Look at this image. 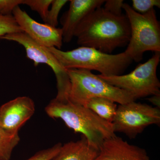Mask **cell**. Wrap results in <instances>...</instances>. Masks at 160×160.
<instances>
[{"label":"cell","mask_w":160,"mask_h":160,"mask_svg":"<svg viewBox=\"0 0 160 160\" xmlns=\"http://www.w3.org/2000/svg\"><path fill=\"white\" fill-rule=\"evenodd\" d=\"M74 37L80 46L111 54L117 48L128 45L130 38L129 20L125 14L115 15L100 7L82 21Z\"/></svg>","instance_id":"obj_1"},{"label":"cell","mask_w":160,"mask_h":160,"mask_svg":"<svg viewBox=\"0 0 160 160\" xmlns=\"http://www.w3.org/2000/svg\"><path fill=\"white\" fill-rule=\"evenodd\" d=\"M45 111L50 118L61 119L68 128L82 134L98 150L104 141L116 136L112 123L69 100L62 101L55 98L46 106Z\"/></svg>","instance_id":"obj_2"},{"label":"cell","mask_w":160,"mask_h":160,"mask_svg":"<svg viewBox=\"0 0 160 160\" xmlns=\"http://www.w3.org/2000/svg\"><path fill=\"white\" fill-rule=\"evenodd\" d=\"M48 48L66 69L95 70L105 76L122 75L132 62L125 52L108 54L84 46L67 51L54 47Z\"/></svg>","instance_id":"obj_3"},{"label":"cell","mask_w":160,"mask_h":160,"mask_svg":"<svg viewBox=\"0 0 160 160\" xmlns=\"http://www.w3.org/2000/svg\"><path fill=\"white\" fill-rule=\"evenodd\" d=\"M70 86L68 100L84 106L89 100L104 98L119 105L136 101L128 92L112 86L91 71L84 69H67Z\"/></svg>","instance_id":"obj_4"},{"label":"cell","mask_w":160,"mask_h":160,"mask_svg":"<svg viewBox=\"0 0 160 160\" xmlns=\"http://www.w3.org/2000/svg\"><path fill=\"white\" fill-rule=\"evenodd\" d=\"M122 9L129 20L130 38L125 52L132 61L139 62L147 51L160 52V25L154 9L141 14L131 6L123 4Z\"/></svg>","instance_id":"obj_5"},{"label":"cell","mask_w":160,"mask_h":160,"mask_svg":"<svg viewBox=\"0 0 160 160\" xmlns=\"http://www.w3.org/2000/svg\"><path fill=\"white\" fill-rule=\"evenodd\" d=\"M160 52H155L146 62L140 64L129 73L111 76H98L112 86L128 92L136 99L160 94V82L157 69Z\"/></svg>","instance_id":"obj_6"},{"label":"cell","mask_w":160,"mask_h":160,"mask_svg":"<svg viewBox=\"0 0 160 160\" xmlns=\"http://www.w3.org/2000/svg\"><path fill=\"white\" fill-rule=\"evenodd\" d=\"M0 39L16 42L22 46L26 50V56L33 61L36 67L40 64L49 66L56 78L58 93L56 98L62 101L68 100L70 82L67 69L48 48L36 42L23 32L6 35Z\"/></svg>","instance_id":"obj_7"},{"label":"cell","mask_w":160,"mask_h":160,"mask_svg":"<svg viewBox=\"0 0 160 160\" xmlns=\"http://www.w3.org/2000/svg\"><path fill=\"white\" fill-rule=\"evenodd\" d=\"M160 123V109L133 101L118 106L112 124L115 133L133 139L148 126Z\"/></svg>","instance_id":"obj_8"},{"label":"cell","mask_w":160,"mask_h":160,"mask_svg":"<svg viewBox=\"0 0 160 160\" xmlns=\"http://www.w3.org/2000/svg\"><path fill=\"white\" fill-rule=\"evenodd\" d=\"M12 14L23 32L36 42L47 48L61 49L63 42L61 28L38 22L19 6L15 8Z\"/></svg>","instance_id":"obj_9"},{"label":"cell","mask_w":160,"mask_h":160,"mask_svg":"<svg viewBox=\"0 0 160 160\" xmlns=\"http://www.w3.org/2000/svg\"><path fill=\"white\" fill-rule=\"evenodd\" d=\"M35 110L34 102L28 97H19L7 102L0 106V128L11 133H18Z\"/></svg>","instance_id":"obj_10"},{"label":"cell","mask_w":160,"mask_h":160,"mask_svg":"<svg viewBox=\"0 0 160 160\" xmlns=\"http://www.w3.org/2000/svg\"><path fill=\"white\" fill-rule=\"evenodd\" d=\"M104 0H71L69 9L63 14L60 22L62 26L63 41L69 43L73 37L80 23L89 13L102 7Z\"/></svg>","instance_id":"obj_11"},{"label":"cell","mask_w":160,"mask_h":160,"mask_svg":"<svg viewBox=\"0 0 160 160\" xmlns=\"http://www.w3.org/2000/svg\"><path fill=\"white\" fill-rule=\"evenodd\" d=\"M94 160H151L145 149L116 135L104 141Z\"/></svg>","instance_id":"obj_12"},{"label":"cell","mask_w":160,"mask_h":160,"mask_svg":"<svg viewBox=\"0 0 160 160\" xmlns=\"http://www.w3.org/2000/svg\"><path fill=\"white\" fill-rule=\"evenodd\" d=\"M98 150L84 137L76 142L62 145L57 154L52 160H94Z\"/></svg>","instance_id":"obj_13"},{"label":"cell","mask_w":160,"mask_h":160,"mask_svg":"<svg viewBox=\"0 0 160 160\" xmlns=\"http://www.w3.org/2000/svg\"><path fill=\"white\" fill-rule=\"evenodd\" d=\"M85 107L107 122L112 123L118 106L112 100L104 98H95L89 100Z\"/></svg>","instance_id":"obj_14"},{"label":"cell","mask_w":160,"mask_h":160,"mask_svg":"<svg viewBox=\"0 0 160 160\" xmlns=\"http://www.w3.org/2000/svg\"><path fill=\"white\" fill-rule=\"evenodd\" d=\"M20 141L18 133H11L0 128V160H9Z\"/></svg>","instance_id":"obj_15"},{"label":"cell","mask_w":160,"mask_h":160,"mask_svg":"<svg viewBox=\"0 0 160 160\" xmlns=\"http://www.w3.org/2000/svg\"><path fill=\"white\" fill-rule=\"evenodd\" d=\"M22 32L12 15L0 14V38L6 35Z\"/></svg>","instance_id":"obj_16"},{"label":"cell","mask_w":160,"mask_h":160,"mask_svg":"<svg viewBox=\"0 0 160 160\" xmlns=\"http://www.w3.org/2000/svg\"><path fill=\"white\" fill-rule=\"evenodd\" d=\"M52 2V0H23L22 4L36 11L45 23Z\"/></svg>","instance_id":"obj_17"},{"label":"cell","mask_w":160,"mask_h":160,"mask_svg":"<svg viewBox=\"0 0 160 160\" xmlns=\"http://www.w3.org/2000/svg\"><path fill=\"white\" fill-rule=\"evenodd\" d=\"M69 2L67 0H52L51 9H49L46 22L49 26L57 27L58 24V18L61 9Z\"/></svg>","instance_id":"obj_18"},{"label":"cell","mask_w":160,"mask_h":160,"mask_svg":"<svg viewBox=\"0 0 160 160\" xmlns=\"http://www.w3.org/2000/svg\"><path fill=\"white\" fill-rule=\"evenodd\" d=\"M154 7L160 8V0H132V9L141 14L146 12L154 9Z\"/></svg>","instance_id":"obj_19"},{"label":"cell","mask_w":160,"mask_h":160,"mask_svg":"<svg viewBox=\"0 0 160 160\" xmlns=\"http://www.w3.org/2000/svg\"><path fill=\"white\" fill-rule=\"evenodd\" d=\"M62 146L61 143H58L50 148L38 152L26 160H52L58 154Z\"/></svg>","instance_id":"obj_20"},{"label":"cell","mask_w":160,"mask_h":160,"mask_svg":"<svg viewBox=\"0 0 160 160\" xmlns=\"http://www.w3.org/2000/svg\"><path fill=\"white\" fill-rule=\"evenodd\" d=\"M23 0H0V14L12 15L15 8L22 4Z\"/></svg>","instance_id":"obj_21"},{"label":"cell","mask_w":160,"mask_h":160,"mask_svg":"<svg viewBox=\"0 0 160 160\" xmlns=\"http://www.w3.org/2000/svg\"><path fill=\"white\" fill-rule=\"evenodd\" d=\"M124 1L123 0H108L105 1L104 9L111 14L120 16L122 13Z\"/></svg>","instance_id":"obj_22"},{"label":"cell","mask_w":160,"mask_h":160,"mask_svg":"<svg viewBox=\"0 0 160 160\" xmlns=\"http://www.w3.org/2000/svg\"><path fill=\"white\" fill-rule=\"evenodd\" d=\"M148 101L151 102L154 107L160 109V94L151 96L148 98Z\"/></svg>","instance_id":"obj_23"}]
</instances>
